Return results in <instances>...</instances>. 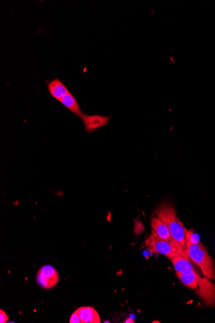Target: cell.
<instances>
[{"mask_svg":"<svg viewBox=\"0 0 215 323\" xmlns=\"http://www.w3.org/2000/svg\"><path fill=\"white\" fill-rule=\"evenodd\" d=\"M176 274L185 286L196 291L206 304L215 306V285L207 277H201L196 271L192 270L176 272Z\"/></svg>","mask_w":215,"mask_h":323,"instance_id":"6da1fadb","label":"cell"},{"mask_svg":"<svg viewBox=\"0 0 215 323\" xmlns=\"http://www.w3.org/2000/svg\"><path fill=\"white\" fill-rule=\"evenodd\" d=\"M154 215L166 224L173 238L187 250L185 226L176 217V210L174 206L170 203L162 204L158 206V209L154 211Z\"/></svg>","mask_w":215,"mask_h":323,"instance_id":"7a4b0ae2","label":"cell"},{"mask_svg":"<svg viewBox=\"0 0 215 323\" xmlns=\"http://www.w3.org/2000/svg\"><path fill=\"white\" fill-rule=\"evenodd\" d=\"M146 246L149 252L154 253H160L173 259L174 258L184 257L190 259L187 254L186 250L178 242L174 243L166 241L160 238L154 230H152L151 234L148 237L145 242Z\"/></svg>","mask_w":215,"mask_h":323,"instance_id":"3957f363","label":"cell"},{"mask_svg":"<svg viewBox=\"0 0 215 323\" xmlns=\"http://www.w3.org/2000/svg\"><path fill=\"white\" fill-rule=\"evenodd\" d=\"M187 246V254L200 267L204 275L210 280H215V267L212 257L210 256L207 249L202 244L192 243L188 238H186Z\"/></svg>","mask_w":215,"mask_h":323,"instance_id":"277c9868","label":"cell"},{"mask_svg":"<svg viewBox=\"0 0 215 323\" xmlns=\"http://www.w3.org/2000/svg\"><path fill=\"white\" fill-rule=\"evenodd\" d=\"M36 281L42 288L50 290L59 282V273L52 266L44 265L38 271Z\"/></svg>","mask_w":215,"mask_h":323,"instance_id":"5b68a950","label":"cell"},{"mask_svg":"<svg viewBox=\"0 0 215 323\" xmlns=\"http://www.w3.org/2000/svg\"><path fill=\"white\" fill-rule=\"evenodd\" d=\"M84 129L88 133H92L102 127L108 124L110 117L102 115H84L82 118Z\"/></svg>","mask_w":215,"mask_h":323,"instance_id":"8992f818","label":"cell"},{"mask_svg":"<svg viewBox=\"0 0 215 323\" xmlns=\"http://www.w3.org/2000/svg\"><path fill=\"white\" fill-rule=\"evenodd\" d=\"M151 226L152 230L158 235L160 238L166 240V241L174 243L176 240L172 236L171 233L170 232L168 226L164 221L161 220L158 217H152L151 219Z\"/></svg>","mask_w":215,"mask_h":323,"instance_id":"52a82bcc","label":"cell"},{"mask_svg":"<svg viewBox=\"0 0 215 323\" xmlns=\"http://www.w3.org/2000/svg\"><path fill=\"white\" fill-rule=\"evenodd\" d=\"M47 88L50 95L60 102L67 94L70 93L59 78H55L49 82L47 84Z\"/></svg>","mask_w":215,"mask_h":323,"instance_id":"ba28073f","label":"cell"},{"mask_svg":"<svg viewBox=\"0 0 215 323\" xmlns=\"http://www.w3.org/2000/svg\"><path fill=\"white\" fill-rule=\"evenodd\" d=\"M82 323H100V319L97 311L92 307L82 306L77 310Z\"/></svg>","mask_w":215,"mask_h":323,"instance_id":"9c48e42d","label":"cell"},{"mask_svg":"<svg viewBox=\"0 0 215 323\" xmlns=\"http://www.w3.org/2000/svg\"><path fill=\"white\" fill-rule=\"evenodd\" d=\"M60 102L66 107L72 113L76 114L78 117L82 118L84 116V114L82 113V109H80L79 103L76 100L74 96L70 93L67 94L64 97L62 98Z\"/></svg>","mask_w":215,"mask_h":323,"instance_id":"30bf717a","label":"cell"},{"mask_svg":"<svg viewBox=\"0 0 215 323\" xmlns=\"http://www.w3.org/2000/svg\"><path fill=\"white\" fill-rule=\"evenodd\" d=\"M176 272L182 273L187 270L196 271L190 259L184 257L174 258L171 259Z\"/></svg>","mask_w":215,"mask_h":323,"instance_id":"8fae6325","label":"cell"},{"mask_svg":"<svg viewBox=\"0 0 215 323\" xmlns=\"http://www.w3.org/2000/svg\"><path fill=\"white\" fill-rule=\"evenodd\" d=\"M70 323H82V320L80 317L79 314H78L77 311H75L72 314L70 320H69Z\"/></svg>","mask_w":215,"mask_h":323,"instance_id":"7c38bea8","label":"cell"},{"mask_svg":"<svg viewBox=\"0 0 215 323\" xmlns=\"http://www.w3.org/2000/svg\"><path fill=\"white\" fill-rule=\"evenodd\" d=\"M8 319H10V318H8V315H6L5 311H4L3 309H1V310H0V322H8Z\"/></svg>","mask_w":215,"mask_h":323,"instance_id":"4fadbf2b","label":"cell"},{"mask_svg":"<svg viewBox=\"0 0 215 323\" xmlns=\"http://www.w3.org/2000/svg\"><path fill=\"white\" fill-rule=\"evenodd\" d=\"M125 322H134L133 320L130 319V318H128V319L126 320V321Z\"/></svg>","mask_w":215,"mask_h":323,"instance_id":"5bb4252c","label":"cell"}]
</instances>
